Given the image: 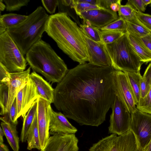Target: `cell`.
<instances>
[{"label":"cell","instance_id":"bcb514c9","mask_svg":"<svg viewBox=\"0 0 151 151\" xmlns=\"http://www.w3.org/2000/svg\"><path fill=\"white\" fill-rule=\"evenodd\" d=\"M0 151H9L7 146L3 143H0Z\"/></svg>","mask_w":151,"mask_h":151},{"label":"cell","instance_id":"681fc988","mask_svg":"<svg viewBox=\"0 0 151 151\" xmlns=\"http://www.w3.org/2000/svg\"><path fill=\"white\" fill-rule=\"evenodd\" d=\"M3 0H0V11L1 12L3 11L6 8V5L3 2Z\"/></svg>","mask_w":151,"mask_h":151},{"label":"cell","instance_id":"d6a6232c","mask_svg":"<svg viewBox=\"0 0 151 151\" xmlns=\"http://www.w3.org/2000/svg\"><path fill=\"white\" fill-rule=\"evenodd\" d=\"M5 4L6 9L7 11L19 10L21 8L27 6L29 0H3Z\"/></svg>","mask_w":151,"mask_h":151},{"label":"cell","instance_id":"f907efd6","mask_svg":"<svg viewBox=\"0 0 151 151\" xmlns=\"http://www.w3.org/2000/svg\"><path fill=\"white\" fill-rule=\"evenodd\" d=\"M143 1L146 7L147 6L150 4L151 2V0H143Z\"/></svg>","mask_w":151,"mask_h":151},{"label":"cell","instance_id":"8d00e7d4","mask_svg":"<svg viewBox=\"0 0 151 151\" xmlns=\"http://www.w3.org/2000/svg\"><path fill=\"white\" fill-rule=\"evenodd\" d=\"M126 4L129 5L137 12H142L146 9L143 0H128Z\"/></svg>","mask_w":151,"mask_h":151},{"label":"cell","instance_id":"5b68a950","mask_svg":"<svg viewBox=\"0 0 151 151\" xmlns=\"http://www.w3.org/2000/svg\"><path fill=\"white\" fill-rule=\"evenodd\" d=\"M105 45L114 70L140 72L143 63L130 44L127 33L114 42Z\"/></svg>","mask_w":151,"mask_h":151},{"label":"cell","instance_id":"f35d334b","mask_svg":"<svg viewBox=\"0 0 151 151\" xmlns=\"http://www.w3.org/2000/svg\"><path fill=\"white\" fill-rule=\"evenodd\" d=\"M10 73L8 69L0 63V83L9 84Z\"/></svg>","mask_w":151,"mask_h":151},{"label":"cell","instance_id":"f5cc1de1","mask_svg":"<svg viewBox=\"0 0 151 151\" xmlns=\"http://www.w3.org/2000/svg\"><path fill=\"white\" fill-rule=\"evenodd\" d=\"M142 151H143V150Z\"/></svg>","mask_w":151,"mask_h":151},{"label":"cell","instance_id":"30bf717a","mask_svg":"<svg viewBox=\"0 0 151 151\" xmlns=\"http://www.w3.org/2000/svg\"><path fill=\"white\" fill-rule=\"evenodd\" d=\"M77 14L83 19V24L91 25L99 29L119 18L116 12L102 8L84 11Z\"/></svg>","mask_w":151,"mask_h":151},{"label":"cell","instance_id":"f1b7e54d","mask_svg":"<svg viewBox=\"0 0 151 151\" xmlns=\"http://www.w3.org/2000/svg\"><path fill=\"white\" fill-rule=\"evenodd\" d=\"M9 84L0 83V114L4 116L7 114L6 106L8 98Z\"/></svg>","mask_w":151,"mask_h":151},{"label":"cell","instance_id":"8992f818","mask_svg":"<svg viewBox=\"0 0 151 151\" xmlns=\"http://www.w3.org/2000/svg\"><path fill=\"white\" fill-rule=\"evenodd\" d=\"M27 62L7 31L0 35V63L10 73L23 72Z\"/></svg>","mask_w":151,"mask_h":151},{"label":"cell","instance_id":"d6986e66","mask_svg":"<svg viewBox=\"0 0 151 151\" xmlns=\"http://www.w3.org/2000/svg\"><path fill=\"white\" fill-rule=\"evenodd\" d=\"M29 78L36 86L39 96L53 103L54 89L51 86L35 72L30 74Z\"/></svg>","mask_w":151,"mask_h":151},{"label":"cell","instance_id":"836d02e7","mask_svg":"<svg viewBox=\"0 0 151 151\" xmlns=\"http://www.w3.org/2000/svg\"><path fill=\"white\" fill-rule=\"evenodd\" d=\"M74 8L77 14L84 11L101 8L97 5L86 3L78 2L77 0H74Z\"/></svg>","mask_w":151,"mask_h":151},{"label":"cell","instance_id":"484cf974","mask_svg":"<svg viewBox=\"0 0 151 151\" xmlns=\"http://www.w3.org/2000/svg\"><path fill=\"white\" fill-rule=\"evenodd\" d=\"M127 31L132 32L141 37L151 32L139 20L136 16L130 21L127 22Z\"/></svg>","mask_w":151,"mask_h":151},{"label":"cell","instance_id":"ffe728a7","mask_svg":"<svg viewBox=\"0 0 151 151\" xmlns=\"http://www.w3.org/2000/svg\"><path fill=\"white\" fill-rule=\"evenodd\" d=\"M128 38L134 50L143 63L151 62V52L142 42L141 37L127 31Z\"/></svg>","mask_w":151,"mask_h":151},{"label":"cell","instance_id":"4dcf8cb0","mask_svg":"<svg viewBox=\"0 0 151 151\" xmlns=\"http://www.w3.org/2000/svg\"><path fill=\"white\" fill-rule=\"evenodd\" d=\"M137 12L131 6L127 4L121 5L118 12L119 17L126 22H129L134 18Z\"/></svg>","mask_w":151,"mask_h":151},{"label":"cell","instance_id":"60d3db41","mask_svg":"<svg viewBox=\"0 0 151 151\" xmlns=\"http://www.w3.org/2000/svg\"><path fill=\"white\" fill-rule=\"evenodd\" d=\"M116 1V0H96V5L101 8L110 9V7L111 4Z\"/></svg>","mask_w":151,"mask_h":151},{"label":"cell","instance_id":"7a4b0ae2","mask_svg":"<svg viewBox=\"0 0 151 151\" xmlns=\"http://www.w3.org/2000/svg\"><path fill=\"white\" fill-rule=\"evenodd\" d=\"M45 32L59 48L74 61L88 62L89 56L83 32L66 13L49 16Z\"/></svg>","mask_w":151,"mask_h":151},{"label":"cell","instance_id":"44dd1931","mask_svg":"<svg viewBox=\"0 0 151 151\" xmlns=\"http://www.w3.org/2000/svg\"><path fill=\"white\" fill-rule=\"evenodd\" d=\"M27 16L10 13L0 15V35L5 32L7 29L16 26L24 21Z\"/></svg>","mask_w":151,"mask_h":151},{"label":"cell","instance_id":"1f68e13d","mask_svg":"<svg viewBox=\"0 0 151 151\" xmlns=\"http://www.w3.org/2000/svg\"><path fill=\"white\" fill-rule=\"evenodd\" d=\"M136 108L142 112L151 114V87L146 95L140 99Z\"/></svg>","mask_w":151,"mask_h":151},{"label":"cell","instance_id":"7dc6e473","mask_svg":"<svg viewBox=\"0 0 151 151\" xmlns=\"http://www.w3.org/2000/svg\"><path fill=\"white\" fill-rule=\"evenodd\" d=\"M5 135L1 127L0 129V143H3V136Z\"/></svg>","mask_w":151,"mask_h":151},{"label":"cell","instance_id":"cb8c5ba5","mask_svg":"<svg viewBox=\"0 0 151 151\" xmlns=\"http://www.w3.org/2000/svg\"><path fill=\"white\" fill-rule=\"evenodd\" d=\"M37 100H36L23 118L20 140L22 142L26 141L27 135L37 113Z\"/></svg>","mask_w":151,"mask_h":151},{"label":"cell","instance_id":"7402d4cb","mask_svg":"<svg viewBox=\"0 0 151 151\" xmlns=\"http://www.w3.org/2000/svg\"><path fill=\"white\" fill-rule=\"evenodd\" d=\"M127 81L137 105L140 98V80L142 77L140 72H137L124 71Z\"/></svg>","mask_w":151,"mask_h":151},{"label":"cell","instance_id":"e575fe53","mask_svg":"<svg viewBox=\"0 0 151 151\" xmlns=\"http://www.w3.org/2000/svg\"><path fill=\"white\" fill-rule=\"evenodd\" d=\"M136 16L143 24L151 31V15L138 12H137Z\"/></svg>","mask_w":151,"mask_h":151},{"label":"cell","instance_id":"5bb4252c","mask_svg":"<svg viewBox=\"0 0 151 151\" xmlns=\"http://www.w3.org/2000/svg\"><path fill=\"white\" fill-rule=\"evenodd\" d=\"M78 142L75 134H55L49 137L41 151H78Z\"/></svg>","mask_w":151,"mask_h":151},{"label":"cell","instance_id":"c3c4849f","mask_svg":"<svg viewBox=\"0 0 151 151\" xmlns=\"http://www.w3.org/2000/svg\"><path fill=\"white\" fill-rule=\"evenodd\" d=\"M143 150V151H151V139Z\"/></svg>","mask_w":151,"mask_h":151},{"label":"cell","instance_id":"d590c367","mask_svg":"<svg viewBox=\"0 0 151 151\" xmlns=\"http://www.w3.org/2000/svg\"><path fill=\"white\" fill-rule=\"evenodd\" d=\"M42 4L47 11L52 14L55 12L58 6V0H49L41 1Z\"/></svg>","mask_w":151,"mask_h":151},{"label":"cell","instance_id":"ba28073f","mask_svg":"<svg viewBox=\"0 0 151 151\" xmlns=\"http://www.w3.org/2000/svg\"><path fill=\"white\" fill-rule=\"evenodd\" d=\"M111 108L109 133L120 136L130 130L131 114L116 96Z\"/></svg>","mask_w":151,"mask_h":151},{"label":"cell","instance_id":"2e32d148","mask_svg":"<svg viewBox=\"0 0 151 151\" xmlns=\"http://www.w3.org/2000/svg\"><path fill=\"white\" fill-rule=\"evenodd\" d=\"M31 68L19 72L10 73L8 86V98L6 106L7 114L9 112L17 94L21 88L29 78Z\"/></svg>","mask_w":151,"mask_h":151},{"label":"cell","instance_id":"ac0fdd59","mask_svg":"<svg viewBox=\"0 0 151 151\" xmlns=\"http://www.w3.org/2000/svg\"><path fill=\"white\" fill-rule=\"evenodd\" d=\"M0 117L1 126L11 147L14 151L19 149V139L17 129L18 123L11 122L6 116Z\"/></svg>","mask_w":151,"mask_h":151},{"label":"cell","instance_id":"4fadbf2b","mask_svg":"<svg viewBox=\"0 0 151 151\" xmlns=\"http://www.w3.org/2000/svg\"><path fill=\"white\" fill-rule=\"evenodd\" d=\"M37 100V125L42 150L50 137V116L52 109L51 103L47 101L39 96Z\"/></svg>","mask_w":151,"mask_h":151},{"label":"cell","instance_id":"83f0119b","mask_svg":"<svg viewBox=\"0 0 151 151\" xmlns=\"http://www.w3.org/2000/svg\"><path fill=\"white\" fill-rule=\"evenodd\" d=\"M127 23L124 19L119 17L116 20L111 22L99 29L101 31H109L127 32Z\"/></svg>","mask_w":151,"mask_h":151},{"label":"cell","instance_id":"277c9868","mask_svg":"<svg viewBox=\"0 0 151 151\" xmlns=\"http://www.w3.org/2000/svg\"><path fill=\"white\" fill-rule=\"evenodd\" d=\"M49 17L44 8L39 6L20 24L7 29L24 55L34 44L41 40Z\"/></svg>","mask_w":151,"mask_h":151},{"label":"cell","instance_id":"d4e9b609","mask_svg":"<svg viewBox=\"0 0 151 151\" xmlns=\"http://www.w3.org/2000/svg\"><path fill=\"white\" fill-rule=\"evenodd\" d=\"M59 13H66L71 17L78 25L81 24L79 17L74 8V0H58Z\"/></svg>","mask_w":151,"mask_h":151},{"label":"cell","instance_id":"9a60e30c","mask_svg":"<svg viewBox=\"0 0 151 151\" xmlns=\"http://www.w3.org/2000/svg\"><path fill=\"white\" fill-rule=\"evenodd\" d=\"M83 33L89 56L88 63L100 67H112L111 60L105 45L103 43L91 40Z\"/></svg>","mask_w":151,"mask_h":151},{"label":"cell","instance_id":"e0dca14e","mask_svg":"<svg viewBox=\"0 0 151 151\" xmlns=\"http://www.w3.org/2000/svg\"><path fill=\"white\" fill-rule=\"evenodd\" d=\"M77 129L68 121L61 112H56L52 109L50 114L49 123L50 134H75Z\"/></svg>","mask_w":151,"mask_h":151},{"label":"cell","instance_id":"9c48e42d","mask_svg":"<svg viewBox=\"0 0 151 151\" xmlns=\"http://www.w3.org/2000/svg\"><path fill=\"white\" fill-rule=\"evenodd\" d=\"M130 130L134 134L139 147L143 150L151 139V114L137 109L131 113Z\"/></svg>","mask_w":151,"mask_h":151},{"label":"cell","instance_id":"52a82bcc","mask_svg":"<svg viewBox=\"0 0 151 151\" xmlns=\"http://www.w3.org/2000/svg\"><path fill=\"white\" fill-rule=\"evenodd\" d=\"M133 132L129 130L120 136L115 134L102 138L88 151H142Z\"/></svg>","mask_w":151,"mask_h":151},{"label":"cell","instance_id":"ee69618b","mask_svg":"<svg viewBox=\"0 0 151 151\" xmlns=\"http://www.w3.org/2000/svg\"><path fill=\"white\" fill-rule=\"evenodd\" d=\"M122 0H116L112 3L110 6V9L114 12H116L119 11L121 4Z\"/></svg>","mask_w":151,"mask_h":151},{"label":"cell","instance_id":"4316f807","mask_svg":"<svg viewBox=\"0 0 151 151\" xmlns=\"http://www.w3.org/2000/svg\"><path fill=\"white\" fill-rule=\"evenodd\" d=\"M79 27L84 34L88 38L96 42L103 43L101 37V31L99 28L85 24H81Z\"/></svg>","mask_w":151,"mask_h":151},{"label":"cell","instance_id":"6da1fadb","mask_svg":"<svg viewBox=\"0 0 151 151\" xmlns=\"http://www.w3.org/2000/svg\"><path fill=\"white\" fill-rule=\"evenodd\" d=\"M114 70L86 62L69 70L54 89V106L81 125L98 127L105 120L116 96Z\"/></svg>","mask_w":151,"mask_h":151},{"label":"cell","instance_id":"3957f363","mask_svg":"<svg viewBox=\"0 0 151 151\" xmlns=\"http://www.w3.org/2000/svg\"><path fill=\"white\" fill-rule=\"evenodd\" d=\"M26 55L27 62L34 71L41 74L52 83L59 82L68 70L63 60L49 44L42 39L34 44Z\"/></svg>","mask_w":151,"mask_h":151},{"label":"cell","instance_id":"ab89813d","mask_svg":"<svg viewBox=\"0 0 151 151\" xmlns=\"http://www.w3.org/2000/svg\"><path fill=\"white\" fill-rule=\"evenodd\" d=\"M151 85L142 77L140 80V98H144L148 93L150 89Z\"/></svg>","mask_w":151,"mask_h":151},{"label":"cell","instance_id":"74e56055","mask_svg":"<svg viewBox=\"0 0 151 151\" xmlns=\"http://www.w3.org/2000/svg\"><path fill=\"white\" fill-rule=\"evenodd\" d=\"M17 114V105L16 98L14 99L9 112L6 114L8 116L9 120L12 122L18 123L16 118Z\"/></svg>","mask_w":151,"mask_h":151},{"label":"cell","instance_id":"b9f144b4","mask_svg":"<svg viewBox=\"0 0 151 151\" xmlns=\"http://www.w3.org/2000/svg\"><path fill=\"white\" fill-rule=\"evenodd\" d=\"M141 38L143 43L151 52V32Z\"/></svg>","mask_w":151,"mask_h":151},{"label":"cell","instance_id":"603a6c76","mask_svg":"<svg viewBox=\"0 0 151 151\" xmlns=\"http://www.w3.org/2000/svg\"><path fill=\"white\" fill-rule=\"evenodd\" d=\"M26 141L28 150H31L33 148L42 150L37 125V113L28 132Z\"/></svg>","mask_w":151,"mask_h":151},{"label":"cell","instance_id":"f6af8a7d","mask_svg":"<svg viewBox=\"0 0 151 151\" xmlns=\"http://www.w3.org/2000/svg\"><path fill=\"white\" fill-rule=\"evenodd\" d=\"M78 2L88 3L93 5H96V0H77Z\"/></svg>","mask_w":151,"mask_h":151},{"label":"cell","instance_id":"7c38bea8","mask_svg":"<svg viewBox=\"0 0 151 151\" xmlns=\"http://www.w3.org/2000/svg\"><path fill=\"white\" fill-rule=\"evenodd\" d=\"M37 89L30 78L18 92L16 99L17 105L16 120L21 116L23 118L39 97Z\"/></svg>","mask_w":151,"mask_h":151},{"label":"cell","instance_id":"f546056e","mask_svg":"<svg viewBox=\"0 0 151 151\" xmlns=\"http://www.w3.org/2000/svg\"><path fill=\"white\" fill-rule=\"evenodd\" d=\"M101 31L102 41L104 45H108L114 42L125 34L119 32Z\"/></svg>","mask_w":151,"mask_h":151},{"label":"cell","instance_id":"7bdbcfd3","mask_svg":"<svg viewBox=\"0 0 151 151\" xmlns=\"http://www.w3.org/2000/svg\"><path fill=\"white\" fill-rule=\"evenodd\" d=\"M147 82L151 85V62L150 63L142 76Z\"/></svg>","mask_w":151,"mask_h":151},{"label":"cell","instance_id":"8fae6325","mask_svg":"<svg viewBox=\"0 0 151 151\" xmlns=\"http://www.w3.org/2000/svg\"><path fill=\"white\" fill-rule=\"evenodd\" d=\"M113 83L116 95L121 100L130 113L137 109L124 73L114 70Z\"/></svg>","mask_w":151,"mask_h":151},{"label":"cell","instance_id":"816d5d0a","mask_svg":"<svg viewBox=\"0 0 151 151\" xmlns=\"http://www.w3.org/2000/svg\"><path fill=\"white\" fill-rule=\"evenodd\" d=\"M149 6L151 8V3L150 4H149Z\"/></svg>","mask_w":151,"mask_h":151}]
</instances>
